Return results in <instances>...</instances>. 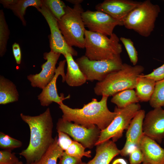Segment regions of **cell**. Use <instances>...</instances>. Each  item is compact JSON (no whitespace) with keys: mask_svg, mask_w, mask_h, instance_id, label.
<instances>
[{"mask_svg":"<svg viewBox=\"0 0 164 164\" xmlns=\"http://www.w3.org/2000/svg\"><path fill=\"white\" fill-rule=\"evenodd\" d=\"M57 131L65 133L85 148L92 149L98 140L101 130L96 126L88 128L59 118L56 124Z\"/></svg>","mask_w":164,"mask_h":164,"instance_id":"obj_9","label":"cell"},{"mask_svg":"<svg viewBox=\"0 0 164 164\" xmlns=\"http://www.w3.org/2000/svg\"><path fill=\"white\" fill-rule=\"evenodd\" d=\"M149 102L154 108L164 106V79L156 82L154 91Z\"/></svg>","mask_w":164,"mask_h":164,"instance_id":"obj_25","label":"cell"},{"mask_svg":"<svg viewBox=\"0 0 164 164\" xmlns=\"http://www.w3.org/2000/svg\"><path fill=\"white\" fill-rule=\"evenodd\" d=\"M141 108L138 103L131 104L121 108L116 107L114 111L117 112L116 116L108 127L101 131L95 145L111 138L114 142L117 141L122 136L124 130L127 129L132 120Z\"/></svg>","mask_w":164,"mask_h":164,"instance_id":"obj_8","label":"cell"},{"mask_svg":"<svg viewBox=\"0 0 164 164\" xmlns=\"http://www.w3.org/2000/svg\"><path fill=\"white\" fill-rule=\"evenodd\" d=\"M143 133L161 142L164 137V109L154 108L145 115L142 126Z\"/></svg>","mask_w":164,"mask_h":164,"instance_id":"obj_14","label":"cell"},{"mask_svg":"<svg viewBox=\"0 0 164 164\" xmlns=\"http://www.w3.org/2000/svg\"><path fill=\"white\" fill-rule=\"evenodd\" d=\"M63 152L58 145V138L56 136L53 143L39 160L26 164H57L58 159L62 156Z\"/></svg>","mask_w":164,"mask_h":164,"instance_id":"obj_23","label":"cell"},{"mask_svg":"<svg viewBox=\"0 0 164 164\" xmlns=\"http://www.w3.org/2000/svg\"><path fill=\"white\" fill-rule=\"evenodd\" d=\"M144 70V67L140 65L132 66L123 63L120 70L97 82L94 88V92L97 95L109 97L124 90L135 88L138 78Z\"/></svg>","mask_w":164,"mask_h":164,"instance_id":"obj_3","label":"cell"},{"mask_svg":"<svg viewBox=\"0 0 164 164\" xmlns=\"http://www.w3.org/2000/svg\"><path fill=\"white\" fill-rule=\"evenodd\" d=\"M68 2L75 5L80 4L83 1V0H67Z\"/></svg>","mask_w":164,"mask_h":164,"instance_id":"obj_38","label":"cell"},{"mask_svg":"<svg viewBox=\"0 0 164 164\" xmlns=\"http://www.w3.org/2000/svg\"><path fill=\"white\" fill-rule=\"evenodd\" d=\"M19 161L11 150L4 149L0 151V164H13Z\"/></svg>","mask_w":164,"mask_h":164,"instance_id":"obj_31","label":"cell"},{"mask_svg":"<svg viewBox=\"0 0 164 164\" xmlns=\"http://www.w3.org/2000/svg\"><path fill=\"white\" fill-rule=\"evenodd\" d=\"M85 56L91 60L111 59L120 55L122 46L115 33L107 36L86 30L85 32Z\"/></svg>","mask_w":164,"mask_h":164,"instance_id":"obj_4","label":"cell"},{"mask_svg":"<svg viewBox=\"0 0 164 164\" xmlns=\"http://www.w3.org/2000/svg\"><path fill=\"white\" fill-rule=\"evenodd\" d=\"M142 76L152 79L156 82L164 79V63L150 73L145 75L142 74Z\"/></svg>","mask_w":164,"mask_h":164,"instance_id":"obj_33","label":"cell"},{"mask_svg":"<svg viewBox=\"0 0 164 164\" xmlns=\"http://www.w3.org/2000/svg\"><path fill=\"white\" fill-rule=\"evenodd\" d=\"M76 62L87 80L100 81L110 73L120 70L123 63L118 55L111 59L91 60L84 55L77 59Z\"/></svg>","mask_w":164,"mask_h":164,"instance_id":"obj_7","label":"cell"},{"mask_svg":"<svg viewBox=\"0 0 164 164\" xmlns=\"http://www.w3.org/2000/svg\"><path fill=\"white\" fill-rule=\"evenodd\" d=\"M112 164H127V163L124 159L119 158L115 160Z\"/></svg>","mask_w":164,"mask_h":164,"instance_id":"obj_37","label":"cell"},{"mask_svg":"<svg viewBox=\"0 0 164 164\" xmlns=\"http://www.w3.org/2000/svg\"><path fill=\"white\" fill-rule=\"evenodd\" d=\"M20 116L29 127L30 137L28 147L19 155L25 158L27 163H30L39 160L54 141L53 118L49 108L38 115L21 113Z\"/></svg>","mask_w":164,"mask_h":164,"instance_id":"obj_1","label":"cell"},{"mask_svg":"<svg viewBox=\"0 0 164 164\" xmlns=\"http://www.w3.org/2000/svg\"><path fill=\"white\" fill-rule=\"evenodd\" d=\"M142 2L130 0H105L97 4L95 9L123 22L128 14Z\"/></svg>","mask_w":164,"mask_h":164,"instance_id":"obj_16","label":"cell"},{"mask_svg":"<svg viewBox=\"0 0 164 164\" xmlns=\"http://www.w3.org/2000/svg\"><path fill=\"white\" fill-rule=\"evenodd\" d=\"M85 26L89 31L110 36L113 34L114 28L123 25V22L98 11L87 10L82 14Z\"/></svg>","mask_w":164,"mask_h":164,"instance_id":"obj_10","label":"cell"},{"mask_svg":"<svg viewBox=\"0 0 164 164\" xmlns=\"http://www.w3.org/2000/svg\"><path fill=\"white\" fill-rule=\"evenodd\" d=\"M60 55L51 51L44 53L43 58L47 61L42 65L41 71L39 73L27 76L32 87L43 89L51 81L54 76L56 65Z\"/></svg>","mask_w":164,"mask_h":164,"instance_id":"obj_12","label":"cell"},{"mask_svg":"<svg viewBox=\"0 0 164 164\" xmlns=\"http://www.w3.org/2000/svg\"><path fill=\"white\" fill-rule=\"evenodd\" d=\"M111 102L117 108H121L134 103H138L139 100L133 89H128L120 92L112 96Z\"/></svg>","mask_w":164,"mask_h":164,"instance_id":"obj_24","label":"cell"},{"mask_svg":"<svg viewBox=\"0 0 164 164\" xmlns=\"http://www.w3.org/2000/svg\"><path fill=\"white\" fill-rule=\"evenodd\" d=\"M145 112L140 109L132 120L127 129L126 141L124 147L120 150V154L126 156L138 147L143 135L142 126Z\"/></svg>","mask_w":164,"mask_h":164,"instance_id":"obj_13","label":"cell"},{"mask_svg":"<svg viewBox=\"0 0 164 164\" xmlns=\"http://www.w3.org/2000/svg\"><path fill=\"white\" fill-rule=\"evenodd\" d=\"M65 13L58 20V26L67 43L70 46L85 48L86 29L82 17L84 12L80 4L73 8L66 6Z\"/></svg>","mask_w":164,"mask_h":164,"instance_id":"obj_5","label":"cell"},{"mask_svg":"<svg viewBox=\"0 0 164 164\" xmlns=\"http://www.w3.org/2000/svg\"><path fill=\"white\" fill-rule=\"evenodd\" d=\"M19 94L15 84L2 76H0V104L17 101Z\"/></svg>","mask_w":164,"mask_h":164,"instance_id":"obj_21","label":"cell"},{"mask_svg":"<svg viewBox=\"0 0 164 164\" xmlns=\"http://www.w3.org/2000/svg\"><path fill=\"white\" fill-rule=\"evenodd\" d=\"M121 41L128 54L130 61L134 66L136 65L138 61V52L132 40L129 38L121 37Z\"/></svg>","mask_w":164,"mask_h":164,"instance_id":"obj_30","label":"cell"},{"mask_svg":"<svg viewBox=\"0 0 164 164\" xmlns=\"http://www.w3.org/2000/svg\"><path fill=\"white\" fill-rule=\"evenodd\" d=\"M160 12L159 5L152 4L150 0H145L128 14L123 21V26L142 36L148 37L154 30Z\"/></svg>","mask_w":164,"mask_h":164,"instance_id":"obj_6","label":"cell"},{"mask_svg":"<svg viewBox=\"0 0 164 164\" xmlns=\"http://www.w3.org/2000/svg\"><path fill=\"white\" fill-rule=\"evenodd\" d=\"M143 164H149L145 163H143Z\"/></svg>","mask_w":164,"mask_h":164,"instance_id":"obj_41","label":"cell"},{"mask_svg":"<svg viewBox=\"0 0 164 164\" xmlns=\"http://www.w3.org/2000/svg\"><path fill=\"white\" fill-rule=\"evenodd\" d=\"M66 62V60L61 61L58 64L55 71L54 76L48 85L42 89V91L37 96L41 105L48 106L53 102L58 104L63 102L65 99H69L70 95L64 97L63 94L61 93L59 96L57 93L56 81L58 77L61 75L62 77V82H65V74L64 73V67Z\"/></svg>","mask_w":164,"mask_h":164,"instance_id":"obj_15","label":"cell"},{"mask_svg":"<svg viewBox=\"0 0 164 164\" xmlns=\"http://www.w3.org/2000/svg\"><path fill=\"white\" fill-rule=\"evenodd\" d=\"M138 148L143 156V163L164 164V149L155 140L143 134Z\"/></svg>","mask_w":164,"mask_h":164,"instance_id":"obj_17","label":"cell"},{"mask_svg":"<svg viewBox=\"0 0 164 164\" xmlns=\"http://www.w3.org/2000/svg\"><path fill=\"white\" fill-rule=\"evenodd\" d=\"M13 164H24L22 161H19L18 162Z\"/></svg>","mask_w":164,"mask_h":164,"instance_id":"obj_39","label":"cell"},{"mask_svg":"<svg viewBox=\"0 0 164 164\" xmlns=\"http://www.w3.org/2000/svg\"><path fill=\"white\" fill-rule=\"evenodd\" d=\"M22 142L2 132H0V148L6 150H12L21 147Z\"/></svg>","mask_w":164,"mask_h":164,"instance_id":"obj_29","label":"cell"},{"mask_svg":"<svg viewBox=\"0 0 164 164\" xmlns=\"http://www.w3.org/2000/svg\"><path fill=\"white\" fill-rule=\"evenodd\" d=\"M57 132L58 133V145L63 151H65L73 140L67 134L60 131H57Z\"/></svg>","mask_w":164,"mask_h":164,"instance_id":"obj_32","label":"cell"},{"mask_svg":"<svg viewBox=\"0 0 164 164\" xmlns=\"http://www.w3.org/2000/svg\"><path fill=\"white\" fill-rule=\"evenodd\" d=\"M43 1L44 4L57 20L60 19L65 15V9L66 6L62 1L60 0Z\"/></svg>","mask_w":164,"mask_h":164,"instance_id":"obj_27","label":"cell"},{"mask_svg":"<svg viewBox=\"0 0 164 164\" xmlns=\"http://www.w3.org/2000/svg\"><path fill=\"white\" fill-rule=\"evenodd\" d=\"M82 162L81 159L70 156L64 152L58 164H81Z\"/></svg>","mask_w":164,"mask_h":164,"instance_id":"obj_34","label":"cell"},{"mask_svg":"<svg viewBox=\"0 0 164 164\" xmlns=\"http://www.w3.org/2000/svg\"><path fill=\"white\" fill-rule=\"evenodd\" d=\"M9 31L2 10L0 11V56H2L6 51Z\"/></svg>","mask_w":164,"mask_h":164,"instance_id":"obj_26","label":"cell"},{"mask_svg":"<svg viewBox=\"0 0 164 164\" xmlns=\"http://www.w3.org/2000/svg\"><path fill=\"white\" fill-rule=\"evenodd\" d=\"M12 51L16 62L17 64H20L21 61V53L18 44L15 43L12 45Z\"/></svg>","mask_w":164,"mask_h":164,"instance_id":"obj_36","label":"cell"},{"mask_svg":"<svg viewBox=\"0 0 164 164\" xmlns=\"http://www.w3.org/2000/svg\"><path fill=\"white\" fill-rule=\"evenodd\" d=\"M108 97L103 95L99 101L93 98L81 108H72L61 102L59 105L63 113L62 118L88 128L96 126L102 130L108 126L117 115L116 112H111L108 108Z\"/></svg>","mask_w":164,"mask_h":164,"instance_id":"obj_2","label":"cell"},{"mask_svg":"<svg viewBox=\"0 0 164 164\" xmlns=\"http://www.w3.org/2000/svg\"><path fill=\"white\" fill-rule=\"evenodd\" d=\"M156 81L141 75L138 78L135 88L136 94L139 101H149L154 91Z\"/></svg>","mask_w":164,"mask_h":164,"instance_id":"obj_22","label":"cell"},{"mask_svg":"<svg viewBox=\"0 0 164 164\" xmlns=\"http://www.w3.org/2000/svg\"><path fill=\"white\" fill-rule=\"evenodd\" d=\"M64 56L67 63L65 81L71 87H78L83 85L86 82V78L73 56L67 53Z\"/></svg>","mask_w":164,"mask_h":164,"instance_id":"obj_20","label":"cell"},{"mask_svg":"<svg viewBox=\"0 0 164 164\" xmlns=\"http://www.w3.org/2000/svg\"><path fill=\"white\" fill-rule=\"evenodd\" d=\"M143 161L142 153L138 147H137L129 154L130 164H140Z\"/></svg>","mask_w":164,"mask_h":164,"instance_id":"obj_35","label":"cell"},{"mask_svg":"<svg viewBox=\"0 0 164 164\" xmlns=\"http://www.w3.org/2000/svg\"><path fill=\"white\" fill-rule=\"evenodd\" d=\"M85 149L81 144L75 140H73L64 152L69 155L79 158L81 159L83 156L88 158L91 157V151H85Z\"/></svg>","mask_w":164,"mask_h":164,"instance_id":"obj_28","label":"cell"},{"mask_svg":"<svg viewBox=\"0 0 164 164\" xmlns=\"http://www.w3.org/2000/svg\"><path fill=\"white\" fill-rule=\"evenodd\" d=\"M0 2L5 8L11 9L24 26L26 25L24 15L27 8L32 6L37 9L43 3L42 0H1Z\"/></svg>","mask_w":164,"mask_h":164,"instance_id":"obj_19","label":"cell"},{"mask_svg":"<svg viewBox=\"0 0 164 164\" xmlns=\"http://www.w3.org/2000/svg\"><path fill=\"white\" fill-rule=\"evenodd\" d=\"M96 146L95 156L86 164H109L114 157L120 154V150L112 141L109 140Z\"/></svg>","mask_w":164,"mask_h":164,"instance_id":"obj_18","label":"cell"},{"mask_svg":"<svg viewBox=\"0 0 164 164\" xmlns=\"http://www.w3.org/2000/svg\"><path fill=\"white\" fill-rule=\"evenodd\" d=\"M81 164H86V163H85V162H82V163H81Z\"/></svg>","mask_w":164,"mask_h":164,"instance_id":"obj_40","label":"cell"},{"mask_svg":"<svg viewBox=\"0 0 164 164\" xmlns=\"http://www.w3.org/2000/svg\"><path fill=\"white\" fill-rule=\"evenodd\" d=\"M43 2L40 7L37 9L44 17L50 28L51 51L62 54L64 56L67 53L71 54L72 56H77V52L68 45L65 41L58 27L57 19L44 4L43 1Z\"/></svg>","mask_w":164,"mask_h":164,"instance_id":"obj_11","label":"cell"}]
</instances>
